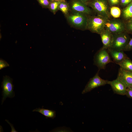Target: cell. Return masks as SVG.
Returning <instances> with one entry per match:
<instances>
[{
	"instance_id": "cell-18",
	"label": "cell",
	"mask_w": 132,
	"mask_h": 132,
	"mask_svg": "<svg viewBox=\"0 0 132 132\" xmlns=\"http://www.w3.org/2000/svg\"><path fill=\"white\" fill-rule=\"evenodd\" d=\"M61 1H53L50 2L48 8L54 14L59 10V6Z\"/></svg>"
},
{
	"instance_id": "cell-28",
	"label": "cell",
	"mask_w": 132,
	"mask_h": 132,
	"mask_svg": "<svg viewBox=\"0 0 132 132\" xmlns=\"http://www.w3.org/2000/svg\"><path fill=\"white\" fill-rule=\"evenodd\" d=\"M50 2L53 1H66V0H49Z\"/></svg>"
},
{
	"instance_id": "cell-21",
	"label": "cell",
	"mask_w": 132,
	"mask_h": 132,
	"mask_svg": "<svg viewBox=\"0 0 132 132\" xmlns=\"http://www.w3.org/2000/svg\"><path fill=\"white\" fill-rule=\"evenodd\" d=\"M9 64L6 61L0 59V69L1 70L4 68L9 66Z\"/></svg>"
},
{
	"instance_id": "cell-17",
	"label": "cell",
	"mask_w": 132,
	"mask_h": 132,
	"mask_svg": "<svg viewBox=\"0 0 132 132\" xmlns=\"http://www.w3.org/2000/svg\"><path fill=\"white\" fill-rule=\"evenodd\" d=\"M59 10L66 16L69 14V11L70 10L68 3L66 0L61 1L59 6Z\"/></svg>"
},
{
	"instance_id": "cell-1",
	"label": "cell",
	"mask_w": 132,
	"mask_h": 132,
	"mask_svg": "<svg viewBox=\"0 0 132 132\" xmlns=\"http://www.w3.org/2000/svg\"><path fill=\"white\" fill-rule=\"evenodd\" d=\"M108 19L98 15L88 17L86 28L99 34L105 29V24Z\"/></svg>"
},
{
	"instance_id": "cell-3",
	"label": "cell",
	"mask_w": 132,
	"mask_h": 132,
	"mask_svg": "<svg viewBox=\"0 0 132 132\" xmlns=\"http://www.w3.org/2000/svg\"><path fill=\"white\" fill-rule=\"evenodd\" d=\"M98 15L109 19L110 11L107 0H91L87 3Z\"/></svg>"
},
{
	"instance_id": "cell-15",
	"label": "cell",
	"mask_w": 132,
	"mask_h": 132,
	"mask_svg": "<svg viewBox=\"0 0 132 132\" xmlns=\"http://www.w3.org/2000/svg\"><path fill=\"white\" fill-rule=\"evenodd\" d=\"M117 64L123 70L132 72V61L128 57Z\"/></svg>"
},
{
	"instance_id": "cell-20",
	"label": "cell",
	"mask_w": 132,
	"mask_h": 132,
	"mask_svg": "<svg viewBox=\"0 0 132 132\" xmlns=\"http://www.w3.org/2000/svg\"><path fill=\"white\" fill-rule=\"evenodd\" d=\"M38 1L43 7L49 8L50 2L49 0H38Z\"/></svg>"
},
{
	"instance_id": "cell-29",
	"label": "cell",
	"mask_w": 132,
	"mask_h": 132,
	"mask_svg": "<svg viewBox=\"0 0 132 132\" xmlns=\"http://www.w3.org/2000/svg\"><path fill=\"white\" fill-rule=\"evenodd\" d=\"M131 20H132V19Z\"/></svg>"
},
{
	"instance_id": "cell-19",
	"label": "cell",
	"mask_w": 132,
	"mask_h": 132,
	"mask_svg": "<svg viewBox=\"0 0 132 132\" xmlns=\"http://www.w3.org/2000/svg\"><path fill=\"white\" fill-rule=\"evenodd\" d=\"M110 14L114 18H118L120 17L121 14V11L119 7L113 6L110 9Z\"/></svg>"
},
{
	"instance_id": "cell-7",
	"label": "cell",
	"mask_w": 132,
	"mask_h": 132,
	"mask_svg": "<svg viewBox=\"0 0 132 132\" xmlns=\"http://www.w3.org/2000/svg\"><path fill=\"white\" fill-rule=\"evenodd\" d=\"M105 28L113 34H117L124 32L126 29L125 25L118 19H108L105 24Z\"/></svg>"
},
{
	"instance_id": "cell-2",
	"label": "cell",
	"mask_w": 132,
	"mask_h": 132,
	"mask_svg": "<svg viewBox=\"0 0 132 132\" xmlns=\"http://www.w3.org/2000/svg\"><path fill=\"white\" fill-rule=\"evenodd\" d=\"M110 56L107 49L102 47L95 55L94 64L98 67L99 70L105 69L107 64L114 63Z\"/></svg>"
},
{
	"instance_id": "cell-14",
	"label": "cell",
	"mask_w": 132,
	"mask_h": 132,
	"mask_svg": "<svg viewBox=\"0 0 132 132\" xmlns=\"http://www.w3.org/2000/svg\"><path fill=\"white\" fill-rule=\"evenodd\" d=\"M33 111H36L44 116L46 118H54L56 116V112L54 110L39 108L33 110Z\"/></svg>"
},
{
	"instance_id": "cell-8",
	"label": "cell",
	"mask_w": 132,
	"mask_h": 132,
	"mask_svg": "<svg viewBox=\"0 0 132 132\" xmlns=\"http://www.w3.org/2000/svg\"><path fill=\"white\" fill-rule=\"evenodd\" d=\"M108 81V80L103 79L100 77L98 71L93 77L90 79L82 93L84 94L95 88L107 84Z\"/></svg>"
},
{
	"instance_id": "cell-16",
	"label": "cell",
	"mask_w": 132,
	"mask_h": 132,
	"mask_svg": "<svg viewBox=\"0 0 132 132\" xmlns=\"http://www.w3.org/2000/svg\"><path fill=\"white\" fill-rule=\"evenodd\" d=\"M122 15L126 20L129 21L132 19V1L122 10Z\"/></svg>"
},
{
	"instance_id": "cell-23",
	"label": "cell",
	"mask_w": 132,
	"mask_h": 132,
	"mask_svg": "<svg viewBox=\"0 0 132 132\" xmlns=\"http://www.w3.org/2000/svg\"><path fill=\"white\" fill-rule=\"evenodd\" d=\"M132 50V37L130 39L124 51H129Z\"/></svg>"
},
{
	"instance_id": "cell-24",
	"label": "cell",
	"mask_w": 132,
	"mask_h": 132,
	"mask_svg": "<svg viewBox=\"0 0 132 132\" xmlns=\"http://www.w3.org/2000/svg\"><path fill=\"white\" fill-rule=\"evenodd\" d=\"M125 95L128 97L132 99V87L127 88Z\"/></svg>"
},
{
	"instance_id": "cell-11",
	"label": "cell",
	"mask_w": 132,
	"mask_h": 132,
	"mask_svg": "<svg viewBox=\"0 0 132 132\" xmlns=\"http://www.w3.org/2000/svg\"><path fill=\"white\" fill-rule=\"evenodd\" d=\"M117 78L122 82L127 88L132 87V72L124 70L120 68Z\"/></svg>"
},
{
	"instance_id": "cell-30",
	"label": "cell",
	"mask_w": 132,
	"mask_h": 132,
	"mask_svg": "<svg viewBox=\"0 0 132 132\" xmlns=\"http://www.w3.org/2000/svg\"></svg>"
},
{
	"instance_id": "cell-5",
	"label": "cell",
	"mask_w": 132,
	"mask_h": 132,
	"mask_svg": "<svg viewBox=\"0 0 132 132\" xmlns=\"http://www.w3.org/2000/svg\"><path fill=\"white\" fill-rule=\"evenodd\" d=\"M1 87L2 90L1 104L2 105L6 98H12L15 96L12 79L7 76L3 77Z\"/></svg>"
},
{
	"instance_id": "cell-4",
	"label": "cell",
	"mask_w": 132,
	"mask_h": 132,
	"mask_svg": "<svg viewBox=\"0 0 132 132\" xmlns=\"http://www.w3.org/2000/svg\"><path fill=\"white\" fill-rule=\"evenodd\" d=\"M87 15L82 13L72 12L66 17L72 26L78 28H86L88 19Z\"/></svg>"
},
{
	"instance_id": "cell-10",
	"label": "cell",
	"mask_w": 132,
	"mask_h": 132,
	"mask_svg": "<svg viewBox=\"0 0 132 132\" xmlns=\"http://www.w3.org/2000/svg\"><path fill=\"white\" fill-rule=\"evenodd\" d=\"M107 84L110 86L114 93L121 95H126L127 87L117 78L112 81L108 80Z\"/></svg>"
},
{
	"instance_id": "cell-6",
	"label": "cell",
	"mask_w": 132,
	"mask_h": 132,
	"mask_svg": "<svg viewBox=\"0 0 132 132\" xmlns=\"http://www.w3.org/2000/svg\"><path fill=\"white\" fill-rule=\"evenodd\" d=\"M113 35L112 42L110 48L124 51L130 40L128 35L124 32Z\"/></svg>"
},
{
	"instance_id": "cell-13",
	"label": "cell",
	"mask_w": 132,
	"mask_h": 132,
	"mask_svg": "<svg viewBox=\"0 0 132 132\" xmlns=\"http://www.w3.org/2000/svg\"><path fill=\"white\" fill-rule=\"evenodd\" d=\"M107 50L114 63L117 64L128 57L123 50H117L111 48L107 49Z\"/></svg>"
},
{
	"instance_id": "cell-26",
	"label": "cell",
	"mask_w": 132,
	"mask_h": 132,
	"mask_svg": "<svg viewBox=\"0 0 132 132\" xmlns=\"http://www.w3.org/2000/svg\"><path fill=\"white\" fill-rule=\"evenodd\" d=\"M108 0L110 4L112 6H114L118 4L120 1V0Z\"/></svg>"
},
{
	"instance_id": "cell-12",
	"label": "cell",
	"mask_w": 132,
	"mask_h": 132,
	"mask_svg": "<svg viewBox=\"0 0 132 132\" xmlns=\"http://www.w3.org/2000/svg\"><path fill=\"white\" fill-rule=\"evenodd\" d=\"M99 34L103 44V47L107 49L110 48L112 42L113 34L105 28Z\"/></svg>"
},
{
	"instance_id": "cell-25",
	"label": "cell",
	"mask_w": 132,
	"mask_h": 132,
	"mask_svg": "<svg viewBox=\"0 0 132 132\" xmlns=\"http://www.w3.org/2000/svg\"><path fill=\"white\" fill-rule=\"evenodd\" d=\"M132 1L131 0H120L121 4L123 6H125L129 4Z\"/></svg>"
},
{
	"instance_id": "cell-22",
	"label": "cell",
	"mask_w": 132,
	"mask_h": 132,
	"mask_svg": "<svg viewBox=\"0 0 132 132\" xmlns=\"http://www.w3.org/2000/svg\"><path fill=\"white\" fill-rule=\"evenodd\" d=\"M126 29L128 32L132 33V20L128 21L125 25Z\"/></svg>"
},
{
	"instance_id": "cell-27",
	"label": "cell",
	"mask_w": 132,
	"mask_h": 132,
	"mask_svg": "<svg viewBox=\"0 0 132 132\" xmlns=\"http://www.w3.org/2000/svg\"><path fill=\"white\" fill-rule=\"evenodd\" d=\"M84 3L87 4L88 2L91 0H80Z\"/></svg>"
},
{
	"instance_id": "cell-9",
	"label": "cell",
	"mask_w": 132,
	"mask_h": 132,
	"mask_svg": "<svg viewBox=\"0 0 132 132\" xmlns=\"http://www.w3.org/2000/svg\"><path fill=\"white\" fill-rule=\"evenodd\" d=\"M70 9L72 12L83 13L87 15L91 13L87 4L80 0H70L69 3Z\"/></svg>"
}]
</instances>
